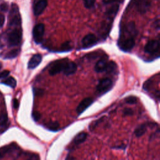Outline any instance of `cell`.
I'll return each instance as SVG.
<instances>
[{
    "mask_svg": "<svg viewBox=\"0 0 160 160\" xmlns=\"http://www.w3.org/2000/svg\"><path fill=\"white\" fill-rule=\"evenodd\" d=\"M102 121V119H99L96 120V121L93 122L91 125H89V129H91V130L94 129L95 128H96V126H98V124L99 123H100Z\"/></svg>",
    "mask_w": 160,
    "mask_h": 160,
    "instance_id": "cell-28",
    "label": "cell"
},
{
    "mask_svg": "<svg viewBox=\"0 0 160 160\" xmlns=\"http://www.w3.org/2000/svg\"><path fill=\"white\" fill-rule=\"evenodd\" d=\"M1 83L9 86L11 88H15L16 86V80L13 78V77H8L7 78H6L4 81H2L1 82Z\"/></svg>",
    "mask_w": 160,
    "mask_h": 160,
    "instance_id": "cell-19",
    "label": "cell"
},
{
    "mask_svg": "<svg viewBox=\"0 0 160 160\" xmlns=\"http://www.w3.org/2000/svg\"><path fill=\"white\" fill-rule=\"evenodd\" d=\"M96 0H84V7L87 9L92 8L95 4Z\"/></svg>",
    "mask_w": 160,
    "mask_h": 160,
    "instance_id": "cell-24",
    "label": "cell"
},
{
    "mask_svg": "<svg viewBox=\"0 0 160 160\" xmlns=\"http://www.w3.org/2000/svg\"><path fill=\"white\" fill-rule=\"evenodd\" d=\"M48 2L46 0H39L34 6L33 11L36 16H39L44 11L47 7Z\"/></svg>",
    "mask_w": 160,
    "mask_h": 160,
    "instance_id": "cell-10",
    "label": "cell"
},
{
    "mask_svg": "<svg viewBox=\"0 0 160 160\" xmlns=\"http://www.w3.org/2000/svg\"><path fill=\"white\" fill-rule=\"evenodd\" d=\"M45 126L51 131H58L59 129V124L57 121H50L46 124Z\"/></svg>",
    "mask_w": 160,
    "mask_h": 160,
    "instance_id": "cell-17",
    "label": "cell"
},
{
    "mask_svg": "<svg viewBox=\"0 0 160 160\" xmlns=\"http://www.w3.org/2000/svg\"><path fill=\"white\" fill-rule=\"evenodd\" d=\"M42 61V56L40 54H34L28 62V67L29 69H32L36 68Z\"/></svg>",
    "mask_w": 160,
    "mask_h": 160,
    "instance_id": "cell-13",
    "label": "cell"
},
{
    "mask_svg": "<svg viewBox=\"0 0 160 160\" xmlns=\"http://www.w3.org/2000/svg\"><path fill=\"white\" fill-rule=\"evenodd\" d=\"M133 113H134V112H133L132 109L129 108H126L123 111V116H131L133 114Z\"/></svg>",
    "mask_w": 160,
    "mask_h": 160,
    "instance_id": "cell-25",
    "label": "cell"
},
{
    "mask_svg": "<svg viewBox=\"0 0 160 160\" xmlns=\"http://www.w3.org/2000/svg\"><path fill=\"white\" fill-rule=\"evenodd\" d=\"M159 42L158 40L149 41L144 47V51L149 54H154L156 53L159 54Z\"/></svg>",
    "mask_w": 160,
    "mask_h": 160,
    "instance_id": "cell-7",
    "label": "cell"
},
{
    "mask_svg": "<svg viewBox=\"0 0 160 160\" xmlns=\"http://www.w3.org/2000/svg\"><path fill=\"white\" fill-rule=\"evenodd\" d=\"M4 16L2 14L0 13V28L3 26L4 22Z\"/></svg>",
    "mask_w": 160,
    "mask_h": 160,
    "instance_id": "cell-31",
    "label": "cell"
},
{
    "mask_svg": "<svg viewBox=\"0 0 160 160\" xmlns=\"http://www.w3.org/2000/svg\"><path fill=\"white\" fill-rule=\"evenodd\" d=\"M8 118L6 114L2 113L0 114V126H4L7 121H8Z\"/></svg>",
    "mask_w": 160,
    "mask_h": 160,
    "instance_id": "cell-23",
    "label": "cell"
},
{
    "mask_svg": "<svg viewBox=\"0 0 160 160\" xmlns=\"http://www.w3.org/2000/svg\"><path fill=\"white\" fill-rule=\"evenodd\" d=\"M148 124L146 123H143L139 126H138L136 129L134 130V134L136 137H140L142 136L147 130V127Z\"/></svg>",
    "mask_w": 160,
    "mask_h": 160,
    "instance_id": "cell-16",
    "label": "cell"
},
{
    "mask_svg": "<svg viewBox=\"0 0 160 160\" xmlns=\"http://www.w3.org/2000/svg\"><path fill=\"white\" fill-rule=\"evenodd\" d=\"M19 52V50L18 49H12L10 51H9L5 56V59H12L16 58Z\"/></svg>",
    "mask_w": 160,
    "mask_h": 160,
    "instance_id": "cell-21",
    "label": "cell"
},
{
    "mask_svg": "<svg viewBox=\"0 0 160 160\" xmlns=\"http://www.w3.org/2000/svg\"><path fill=\"white\" fill-rule=\"evenodd\" d=\"M69 59L68 58H64L58 59L54 61L49 69V73L51 76L56 75L61 72H62L65 67L66 63Z\"/></svg>",
    "mask_w": 160,
    "mask_h": 160,
    "instance_id": "cell-4",
    "label": "cell"
},
{
    "mask_svg": "<svg viewBox=\"0 0 160 160\" xmlns=\"http://www.w3.org/2000/svg\"><path fill=\"white\" fill-rule=\"evenodd\" d=\"M117 70V64L113 61H110L108 62L106 69L104 71H106L107 73H112Z\"/></svg>",
    "mask_w": 160,
    "mask_h": 160,
    "instance_id": "cell-18",
    "label": "cell"
},
{
    "mask_svg": "<svg viewBox=\"0 0 160 160\" xmlns=\"http://www.w3.org/2000/svg\"><path fill=\"white\" fill-rule=\"evenodd\" d=\"M88 137V134L85 132H81L78 133L72 139L74 145H78L86 141Z\"/></svg>",
    "mask_w": 160,
    "mask_h": 160,
    "instance_id": "cell-15",
    "label": "cell"
},
{
    "mask_svg": "<svg viewBox=\"0 0 160 160\" xmlns=\"http://www.w3.org/2000/svg\"><path fill=\"white\" fill-rule=\"evenodd\" d=\"M112 86L113 82L110 78H102L99 80L96 86V92L99 95H102L110 91L112 89Z\"/></svg>",
    "mask_w": 160,
    "mask_h": 160,
    "instance_id": "cell-2",
    "label": "cell"
},
{
    "mask_svg": "<svg viewBox=\"0 0 160 160\" xmlns=\"http://www.w3.org/2000/svg\"><path fill=\"white\" fill-rule=\"evenodd\" d=\"M19 104V103L18 100L17 99H14L13 100V107H14V108H15V109L18 108Z\"/></svg>",
    "mask_w": 160,
    "mask_h": 160,
    "instance_id": "cell-32",
    "label": "cell"
},
{
    "mask_svg": "<svg viewBox=\"0 0 160 160\" xmlns=\"http://www.w3.org/2000/svg\"><path fill=\"white\" fill-rule=\"evenodd\" d=\"M94 102L92 98H86L82 100V101L79 104L76 108V112L78 114H81L82 113L88 108H89Z\"/></svg>",
    "mask_w": 160,
    "mask_h": 160,
    "instance_id": "cell-9",
    "label": "cell"
},
{
    "mask_svg": "<svg viewBox=\"0 0 160 160\" xmlns=\"http://www.w3.org/2000/svg\"><path fill=\"white\" fill-rule=\"evenodd\" d=\"M9 24L11 26H19L21 24V16L18 6L12 4L9 15Z\"/></svg>",
    "mask_w": 160,
    "mask_h": 160,
    "instance_id": "cell-5",
    "label": "cell"
},
{
    "mask_svg": "<svg viewBox=\"0 0 160 160\" xmlns=\"http://www.w3.org/2000/svg\"><path fill=\"white\" fill-rule=\"evenodd\" d=\"M10 74V71L8 70H4L2 72L0 73V79H4L8 76V75Z\"/></svg>",
    "mask_w": 160,
    "mask_h": 160,
    "instance_id": "cell-29",
    "label": "cell"
},
{
    "mask_svg": "<svg viewBox=\"0 0 160 160\" xmlns=\"http://www.w3.org/2000/svg\"><path fill=\"white\" fill-rule=\"evenodd\" d=\"M137 34L135 24L130 22L126 25L124 29L121 31L118 41V46L119 49L125 52L132 50L135 45V37Z\"/></svg>",
    "mask_w": 160,
    "mask_h": 160,
    "instance_id": "cell-1",
    "label": "cell"
},
{
    "mask_svg": "<svg viewBox=\"0 0 160 160\" xmlns=\"http://www.w3.org/2000/svg\"><path fill=\"white\" fill-rule=\"evenodd\" d=\"M44 25L42 23L37 24L34 27L32 30V36L36 44H40L42 42L44 33Z\"/></svg>",
    "mask_w": 160,
    "mask_h": 160,
    "instance_id": "cell-6",
    "label": "cell"
},
{
    "mask_svg": "<svg viewBox=\"0 0 160 160\" xmlns=\"http://www.w3.org/2000/svg\"><path fill=\"white\" fill-rule=\"evenodd\" d=\"M0 9L2 11H6L8 9V4L6 3L1 4L0 6Z\"/></svg>",
    "mask_w": 160,
    "mask_h": 160,
    "instance_id": "cell-30",
    "label": "cell"
},
{
    "mask_svg": "<svg viewBox=\"0 0 160 160\" xmlns=\"http://www.w3.org/2000/svg\"><path fill=\"white\" fill-rule=\"evenodd\" d=\"M33 92H34V95H36V96H42V95H43L44 91L43 89H40V88H34Z\"/></svg>",
    "mask_w": 160,
    "mask_h": 160,
    "instance_id": "cell-26",
    "label": "cell"
},
{
    "mask_svg": "<svg viewBox=\"0 0 160 160\" xmlns=\"http://www.w3.org/2000/svg\"><path fill=\"white\" fill-rule=\"evenodd\" d=\"M32 118L35 121H38L41 118V114L38 111H33L32 113Z\"/></svg>",
    "mask_w": 160,
    "mask_h": 160,
    "instance_id": "cell-27",
    "label": "cell"
},
{
    "mask_svg": "<svg viewBox=\"0 0 160 160\" xmlns=\"http://www.w3.org/2000/svg\"><path fill=\"white\" fill-rule=\"evenodd\" d=\"M117 0H102V2L104 4H110V3H112V2H114L115 1H116Z\"/></svg>",
    "mask_w": 160,
    "mask_h": 160,
    "instance_id": "cell-33",
    "label": "cell"
},
{
    "mask_svg": "<svg viewBox=\"0 0 160 160\" xmlns=\"http://www.w3.org/2000/svg\"><path fill=\"white\" fill-rule=\"evenodd\" d=\"M98 42L96 36L93 34H86L82 39L81 42L84 48H88L95 45Z\"/></svg>",
    "mask_w": 160,
    "mask_h": 160,
    "instance_id": "cell-8",
    "label": "cell"
},
{
    "mask_svg": "<svg viewBox=\"0 0 160 160\" xmlns=\"http://www.w3.org/2000/svg\"><path fill=\"white\" fill-rule=\"evenodd\" d=\"M108 56L106 55L103 56L96 62L94 66V70L97 72H102L105 71L108 64Z\"/></svg>",
    "mask_w": 160,
    "mask_h": 160,
    "instance_id": "cell-11",
    "label": "cell"
},
{
    "mask_svg": "<svg viewBox=\"0 0 160 160\" xmlns=\"http://www.w3.org/2000/svg\"><path fill=\"white\" fill-rule=\"evenodd\" d=\"M72 47L71 45V42L70 41H66L61 45L59 48V51H69L72 49Z\"/></svg>",
    "mask_w": 160,
    "mask_h": 160,
    "instance_id": "cell-20",
    "label": "cell"
},
{
    "mask_svg": "<svg viewBox=\"0 0 160 160\" xmlns=\"http://www.w3.org/2000/svg\"><path fill=\"white\" fill-rule=\"evenodd\" d=\"M22 39V32L19 29H14L8 36V43L9 46H15L20 44Z\"/></svg>",
    "mask_w": 160,
    "mask_h": 160,
    "instance_id": "cell-3",
    "label": "cell"
},
{
    "mask_svg": "<svg viewBox=\"0 0 160 160\" xmlns=\"http://www.w3.org/2000/svg\"><path fill=\"white\" fill-rule=\"evenodd\" d=\"M2 156H3V155H2V152L1 151H0V158H2Z\"/></svg>",
    "mask_w": 160,
    "mask_h": 160,
    "instance_id": "cell-34",
    "label": "cell"
},
{
    "mask_svg": "<svg viewBox=\"0 0 160 160\" xmlns=\"http://www.w3.org/2000/svg\"><path fill=\"white\" fill-rule=\"evenodd\" d=\"M151 5L150 0H138L137 7L138 11L141 13H144Z\"/></svg>",
    "mask_w": 160,
    "mask_h": 160,
    "instance_id": "cell-14",
    "label": "cell"
},
{
    "mask_svg": "<svg viewBox=\"0 0 160 160\" xmlns=\"http://www.w3.org/2000/svg\"><path fill=\"white\" fill-rule=\"evenodd\" d=\"M77 70V65L76 64L71 61H68L66 63L65 67L64 68V70L62 71L63 74L66 76H69L73 74L76 72Z\"/></svg>",
    "mask_w": 160,
    "mask_h": 160,
    "instance_id": "cell-12",
    "label": "cell"
},
{
    "mask_svg": "<svg viewBox=\"0 0 160 160\" xmlns=\"http://www.w3.org/2000/svg\"><path fill=\"white\" fill-rule=\"evenodd\" d=\"M137 98L134 96H129L125 98V102L129 104H134L137 102Z\"/></svg>",
    "mask_w": 160,
    "mask_h": 160,
    "instance_id": "cell-22",
    "label": "cell"
},
{
    "mask_svg": "<svg viewBox=\"0 0 160 160\" xmlns=\"http://www.w3.org/2000/svg\"><path fill=\"white\" fill-rule=\"evenodd\" d=\"M1 68H2V64H1V63H0V69H1Z\"/></svg>",
    "mask_w": 160,
    "mask_h": 160,
    "instance_id": "cell-35",
    "label": "cell"
}]
</instances>
